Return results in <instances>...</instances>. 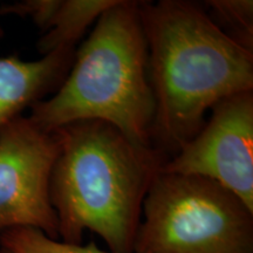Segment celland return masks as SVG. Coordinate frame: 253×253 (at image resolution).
I'll use <instances>...</instances> for the list:
<instances>
[{
	"mask_svg": "<svg viewBox=\"0 0 253 253\" xmlns=\"http://www.w3.org/2000/svg\"><path fill=\"white\" fill-rule=\"evenodd\" d=\"M55 132L60 148L49 201L59 240L81 245L89 230L109 251L132 253L145 195L169 158L101 120L72 122Z\"/></svg>",
	"mask_w": 253,
	"mask_h": 253,
	"instance_id": "cell-2",
	"label": "cell"
},
{
	"mask_svg": "<svg viewBox=\"0 0 253 253\" xmlns=\"http://www.w3.org/2000/svg\"><path fill=\"white\" fill-rule=\"evenodd\" d=\"M141 216L132 253H253V211L204 177L161 170Z\"/></svg>",
	"mask_w": 253,
	"mask_h": 253,
	"instance_id": "cell-4",
	"label": "cell"
},
{
	"mask_svg": "<svg viewBox=\"0 0 253 253\" xmlns=\"http://www.w3.org/2000/svg\"><path fill=\"white\" fill-rule=\"evenodd\" d=\"M118 0H27L0 7V15L28 17L42 32L38 49L42 55L75 47L91 24Z\"/></svg>",
	"mask_w": 253,
	"mask_h": 253,
	"instance_id": "cell-8",
	"label": "cell"
},
{
	"mask_svg": "<svg viewBox=\"0 0 253 253\" xmlns=\"http://www.w3.org/2000/svg\"><path fill=\"white\" fill-rule=\"evenodd\" d=\"M138 4L118 0L101 14L75 50L61 86L31 107L28 118L39 128L52 132L72 122L101 120L135 143L153 147L155 101Z\"/></svg>",
	"mask_w": 253,
	"mask_h": 253,
	"instance_id": "cell-3",
	"label": "cell"
},
{
	"mask_svg": "<svg viewBox=\"0 0 253 253\" xmlns=\"http://www.w3.org/2000/svg\"><path fill=\"white\" fill-rule=\"evenodd\" d=\"M0 253H114L102 251L94 243L74 245L52 239L33 227H17L0 233Z\"/></svg>",
	"mask_w": 253,
	"mask_h": 253,
	"instance_id": "cell-10",
	"label": "cell"
},
{
	"mask_svg": "<svg viewBox=\"0 0 253 253\" xmlns=\"http://www.w3.org/2000/svg\"><path fill=\"white\" fill-rule=\"evenodd\" d=\"M161 170L211 179L253 211V90L214 104L202 130Z\"/></svg>",
	"mask_w": 253,
	"mask_h": 253,
	"instance_id": "cell-6",
	"label": "cell"
},
{
	"mask_svg": "<svg viewBox=\"0 0 253 253\" xmlns=\"http://www.w3.org/2000/svg\"><path fill=\"white\" fill-rule=\"evenodd\" d=\"M202 5L211 21L226 37L253 52L252 0H208Z\"/></svg>",
	"mask_w": 253,
	"mask_h": 253,
	"instance_id": "cell-9",
	"label": "cell"
},
{
	"mask_svg": "<svg viewBox=\"0 0 253 253\" xmlns=\"http://www.w3.org/2000/svg\"><path fill=\"white\" fill-rule=\"evenodd\" d=\"M55 131L18 116L0 129V233L33 227L59 239L49 201V176L59 154Z\"/></svg>",
	"mask_w": 253,
	"mask_h": 253,
	"instance_id": "cell-5",
	"label": "cell"
},
{
	"mask_svg": "<svg viewBox=\"0 0 253 253\" xmlns=\"http://www.w3.org/2000/svg\"><path fill=\"white\" fill-rule=\"evenodd\" d=\"M1 36V31H0ZM75 47H62L34 61L17 55L0 58V129L54 93L67 77Z\"/></svg>",
	"mask_w": 253,
	"mask_h": 253,
	"instance_id": "cell-7",
	"label": "cell"
},
{
	"mask_svg": "<svg viewBox=\"0 0 253 253\" xmlns=\"http://www.w3.org/2000/svg\"><path fill=\"white\" fill-rule=\"evenodd\" d=\"M138 8L155 101L151 144L171 158L214 104L253 90V52L226 37L202 2L140 1Z\"/></svg>",
	"mask_w": 253,
	"mask_h": 253,
	"instance_id": "cell-1",
	"label": "cell"
}]
</instances>
